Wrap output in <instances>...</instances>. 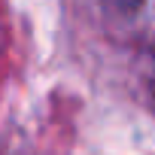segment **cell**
I'll use <instances>...</instances> for the list:
<instances>
[{
  "mask_svg": "<svg viewBox=\"0 0 155 155\" xmlns=\"http://www.w3.org/2000/svg\"><path fill=\"white\" fill-rule=\"evenodd\" d=\"M107 3H110L113 9H122V12H134V9L140 6V0H107Z\"/></svg>",
  "mask_w": 155,
  "mask_h": 155,
  "instance_id": "obj_1",
  "label": "cell"
}]
</instances>
